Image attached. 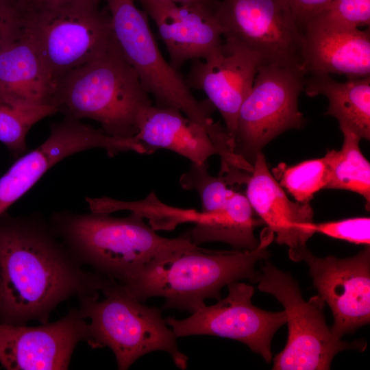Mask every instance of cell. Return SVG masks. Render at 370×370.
<instances>
[{"instance_id": "cell-1", "label": "cell", "mask_w": 370, "mask_h": 370, "mask_svg": "<svg viewBox=\"0 0 370 370\" xmlns=\"http://www.w3.org/2000/svg\"><path fill=\"white\" fill-rule=\"evenodd\" d=\"M0 323L49 322L71 297L103 294L116 282L82 266L42 214H0Z\"/></svg>"}, {"instance_id": "cell-2", "label": "cell", "mask_w": 370, "mask_h": 370, "mask_svg": "<svg viewBox=\"0 0 370 370\" xmlns=\"http://www.w3.org/2000/svg\"><path fill=\"white\" fill-rule=\"evenodd\" d=\"M274 234L265 227L253 250L217 251L197 245L164 252L119 287L144 302L153 297L164 298L163 309L191 313L205 306L206 299H221L229 284L247 280L256 283L260 262L270 256L268 247Z\"/></svg>"}, {"instance_id": "cell-3", "label": "cell", "mask_w": 370, "mask_h": 370, "mask_svg": "<svg viewBox=\"0 0 370 370\" xmlns=\"http://www.w3.org/2000/svg\"><path fill=\"white\" fill-rule=\"evenodd\" d=\"M48 219L82 266L117 283L131 279L164 252L196 245L188 231L174 238L162 237L135 212L116 217L106 212L62 210L53 212Z\"/></svg>"}, {"instance_id": "cell-4", "label": "cell", "mask_w": 370, "mask_h": 370, "mask_svg": "<svg viewBox=\"0 0 370 370\" xmlns=\"http://www.w3.org/2000/svg\"><path fill=\"white\" fill-rule=\"evenodd\" d=\"M151 104L149 95L114 37L103 54L60 82L52 101L64 116L93 120L106 134L118 138L134 136L140 112Z\"/></svg>"}, {"instance_id": "cell-5", "label": "cell", "mask_w": 370, "mask_h": 370, "mask_svg": "<svg viewBox=\"0 0 370 370\" xmlns=\"http://www.w3.org/2000/svg\"><path fill=\"white\" fill-rule=\"evenodd\" d=\"M99 2L69 0L17 12L18 23L37 48L53 95L69 73L103 54L113 40L108 10L100 9Z\"/></svg>"}, {"instance_id": "cell-6", "label": "cell", "mask_w": 370, "mask_h": 370, "mask_svg": "<svg viewBox=\"0 0 370 370\" xmlns=\"http://www.w3.org/2000/svg\"><path fill=\"white\" fill-rule=\"evenodd\" d=\"M103 295L102 300L99 294L77 298L78 310L87 322L86 342L92 348H110L119 370L128 369L139 358L156 351L168 353L180 369L187 368L188 358L179 349L159 308L144 305L116 283Z\"/></svg>"}, {"instance_id": "cell-7", "label": "cell", "mask_w": 370, "mask_h": 370, "mask_svg": "<svg viewBox=\"0 0 370 370\" xmlns=\"http://www.w3.org/2000/svg\"><path fill=\"white\" fill-rule=\"evenodd\" d=\"M260 262L258 288L283 306L288 325L286 345L273 358V369H330L338 353L366 349L367 342L362 339L345 341L332 334L324 315L325 302L319 295L305 300L297 281L289 273L268 259Z\"/></svg>"}, {"instance_id": "cell-8", "label": "cell", "mask_w": 370, "mask_h": 370, "mask_svg": "<svg viewBox=\"0 0 370 370\" xmlns=\"http://www.w3.org/2000/svg\"><path fill=\"white\" fill-rule=\"evenodd\" d=\"M105 1L114 39L156 106L177 109L209 131L214 107L208 99L197 100L179 71L164 59L146 12L136 7L135 0Z\"/></svg>"}, {"instance_id": "cell-9", "label": "cell", "mask_w": 370, "mask_h": 370, "mask_svg": "<svg viewBox=\"0 0 370 370\" xmlns=\"http://www.w3.org/2000/svg\"><path fill=\"white\" fill-rule=\"evenodd\" d=\"M304 76L298 69L259 66L251 89L240 108L234 136L235 153L250 164L273 138L304 125L305 119L298 108Z\"/></svg>"}, {"instance_id": "cell-10", "label": "cell", "mask_w": 370, "mask_h": 370, "mask_svg": "<svg viewBox=\"0 0 370 370\" xmlns=\"http://www.w3.org/2000/svg\"><path fill=\"white\" fill-rule=\"evenodd\" d=\"M214 10L225 41L254 54L260 65L303 71V31L287 0H219Z\"/></svg>"}, {"instance_id": "cell-11", "label": "cell", "mask_w": 370, "mask_h": 370, "mask_svg": "<svg viewBox=\"0 0 370 370\" xmlns=\"http://www.w3.org/2000/svg\"><path fill=\"white\" fill-rule=\"evenodd\" d=\"M101 149L110 157L123 152L148 154L134 136L113 137L101 129L71 117L51 125L47 138L38 147L26 152L0 177V214L8 210L55 164L79 152Z\"/></svg>"}, {"instance_id": "cell-12", "label": "cell", "mask_w": 370, "mask_h": 370, "mask_svg": "<svg viewBox=\"0 0 370 370\" xmlns=\"http://www.w3.org/2000/svg\"><path fill=\"white\" fill-rule=\"evenodd\" d=\"M228 294L211 306H204L184 319L168 317L167 325L177 337L211 335L244 343L267 362L273 358L271 341L286 323L284 310L270 312L251 301L254 287L236 281L227 286Z\"/></svg>"}, {"instance_id": "cell-13", "label": "cell", "mask_w": 370, "mask_h": 370, "mask_svg": "<svg viewBox=\"0 0 370 370\" xmlns=\"http://www.w3.org/2000/svg\"><path fill=\"white\" fill-rule=\"evenodd\" d=\"M309 268L313 287L332 311V334H354L370 322V247L352 257H318L308 247L293 260Z\"/></svg>"}, {"instance_id": "cell-14", "label": "cell", "mask_w": 370, "mask_h": 370, "mask_svg": "<svg viewBox=\"0 0 370 370\" xmlns=\"http://www.w3.org/2000/svg\"><path fill=\"white\" fill-rule=\"evenodd\" d=\"M87 339V322L77 308L38 326L0 323V364L7 370L68 369L75 347Z\"/></svg>"}, {"instance_id": "cell-15", "label": "cell", "mask_w": 370, "mask_h": 370, "mask_svg": "<svg viewBox=\"0 0 370 370\" xmlns=\"http://www.w3.org/2000/svg\"><path fill=\"white\" fill-rule=\"evenodd\" d=\"M260 65L254 54L225 40L205 58L191 61L185 79L187 86L206 95L234 140L240 108L251 89Z\"/></svg>"}, {"instance_id": "cell-16", "label": "cell", "mask_w": 370, "mask_h": 370, "mask_svg": "<svg viewBox=\"0 0 370 370\" xmlns=\"http://www.w3.org/2000/svg\"><path fill=\"white\" fill-rule=\"evenodd\" d=\"M139 1L154 21L169 55V63L175 70L188 61L205 58L222 45L223 30L214 6L169 0Z\"/></svg>"}, {"instance_id": "cell-17", "label": "cell", "mask_w": 370, "mask_h": 370, "mask_svg": "<svg viewBox=\"0 0 370 370\" xmlns=\"http://www.w3.org/2000/svg\"><path fill=\"white\" fill-rule=\"evenodd\" d=\"M246 186L245 196L255 213L274 234L276 243L288 247L293 260L314 234L310 228L312 207L288 199L269 171L263 152L257 155Z\"/></svg>"}, {"instance_id": "cell-18", "label": "cell", "mask_w": 370, "mask_h": 370, "mask_svg": "<svg viewBox=\"0 0 370 370\" xmlns=\"http://www.w3.org/2000/svg\"><path fill=\"white\" fill-rule=\"evenodd\" d=\"M53 96L37 48L18 24L0 46V100L12 105L53 106Z\"/></svg>"}, {"instance_id": "cell-19", "label": "cell", "mask_w": 370, "mask_h": 370, "mask_svg": "<svg viewBox=\"0 0 370 370\" xmlns=\"http://www.w3.org/2000/svg\"><path fill=\"white\" fill-rule=\"evenodd\" d=\"M138 131L134 137L149 153L158 149L175 152L190 162L206 163L213 155L223 154L213 140L208 129L188 118L180 110L170 108L145 107L137 121Z\"/></svg>"}, {"instance_id": "cell-20", "label": "cell", "mask_w": 370, "mask_h": 370, "mask_svg": "<svg viewBox=\"0 0 370 370\" xmlns=\"http://www.w3.org/2000/svg\"><path fill=\"white\" fill-rule=\"evenodd\" d=\"M304 74L344 75L349 79L370 76V32L355 29L303 31Z\"/></svg>"}, {"instance_id": "cell-21", "label": "cell", "mask_w": 370, "mask_h": 370, "mask_svg": "<svg viewBox=\"0 0 370 370\" xmlns=\"http://www.w3.org/2000/svg\"><path fill=\"white\" fill-rule=\"evenodd\" d=\"M306 95H322L328 100L326 115L336 118L339 127H347L360 139H370V76L334 80L330 75L308 73L304 76Z\"/></svg>"}, {"instance_id": "cell-22", "label": "cell", "mask_w": 370, "mask_h": 370, "mask_svg": "<svg viewBox=\"0 0 370 370\" xmlns=\"http://www.w3.org/2000/svg\"><path fill=\"white\" fill-rule=\"evenodd\" d=\"M253 210L245 195L236 192L221 209L200 217L188 230L191 241L199 245L209 242H223L234 250H253L260 240L254 234L262 220Z\"/></svg>"}, {"instance_id": "cell-23", "label": "cell", "mask_w": 370, "mask_h": 370, "mask_svg": "<svg viewBox=\"0 0 370 370\" xmlns=\"http://www.w3.org/2000/svg\"><path fill=\"white\" fill-rule=\"evenodd\" d=\"M343 143L340 150H331L324 156L327 163L325 188L346 190L362 195L367 209L370 203V164L362 153L361 140L347 127H340Z\"/></svg>"}, {"instance_id": "cell-24", "label": "cell", "mask_w": 370, "mask_h": 370, "mask_svg": "<svg viewBox=\"0 0 370 370\" xmlns=\"http://www.w3.org/2000/svg\"><path fill=\"white\" fill-rule=\"evenodd\" d=\"M250 173L234 171L212 176L208 172L207 162H191L188 171L180 177V186L186 190L197 192L201 204L202 213L209 214L222 208L237 192L230 188L234 184H246Z\"/></svg>"}, {"instance_id": "cell-25", "label": "cell", "mask_w": 370, "mask_h": 370, "mask_svg": "<svg viewBox=\"0 0 370 370\" xmlns=\"http://www.w3.org/2000/svg\"><path fill=\"white\" fill-rule=\"evenodd\" d=\"M58 112L51 106L12 105L0 100V142L17 159L27 152L26 137L30 129Z\"/></svg>"}, {"instance_id": "cell-26", "label": "cell", "mask_w": 370, "mask_h": 370, "mask_svg": "<svg viewBox=\"0 0 370 370\" xmlns=\"http://www.w3.org/2000/svg\"><path fill=\"white\" fill-rule=\"evenodd\" d=\"M271 174L297 201L309 203L317 192L325 187L327 163L324 156L293 166L281 162L272 169Z\"/></svg>"}, {"instance_id": "cell-27", "label": "cell", "mask_w": 370, "mask_h": 370, "mask_svg": "<svg viewBox=\"0 0 370 370\" xmlns=\"http://www.w3.org/2000/svg\"><path fill=\"white\" fill-rule=\"evenodd\" d=\"M369 25L370 0H332L304 29H355Z\"/></svg>"}, {"instance_id": "cell-28", "label": "cell", "mask_w": 370, "mask_h": 370, "mask_svg": "<svg viewBox=\"0 0 370 370\" xmlns=\"http://www.w3.org/2000/svg\"><path fill=\"white\" fill-rule=\"evenodd\" d=\"M310 228L328 236L357 245L370 244L369 217H354L336 221L312 223Z\"/></svg>"}, {"instance_id": "cell-29", "label": "cell", "mask_w": 370, "mask_h": 370, "mask_svg": "<svg viewBox=\"0 0 370 370\" xmlns=\"http://www.w3.org/2000/svg\"><path fill=\"white\" fill-rule=\"evenodd\" d=\"M293 15L303 31L306 23L320 13L332 0H287Z\"/></svg>"}, {"instance_id": "cell-30", "label": "cell", "mask_w": 370, "mask_h": 370, "mask_svg": "<svg viewBox=\"0 0 370 370\" xmlns=\"http://www.w3.org/2000/svg\"><path fill=\"white\" fill-rule=\"evenodd\" d=\"M17 27L18 21L14 12L0 4V46Z\"/></svg>"}, {"instance_id": "cell-31", "label": "cell", "mask_w": 370, "mask_h": 370, "mask_svg": "<svg viewBox=\"0 0 370 370\" xmlns=\"http://www.w3.org/2000/svg\"><path fill=\"white\" fill-rule=\"evenodd\" d=\"M69 0H18L16 11L21 8L54 5Z\"/></svg>"}, {"instance_id": "cell-32", "label": "cell", "mask_w": 370, "mask_h": 370, "mask_svg": "<svg viewBox=\"0 0 370 370\" xmlns=\"http://www.w3.org/2000/svg\"><path fill=\"white\" fill-rule=\"evenodd\" d=\"M140 1V0H138ZM182 4H196L201 3L210 6H214L217 0H169Z\"/></svg>"}, {"instance_id": "cell-33", "label": "cell", "mask_w": 370, "mask_h": 370, "mask_svg": "<svg viewBox=\"0 0 370 370\" xmlns=\"http://www.w3.org/2000/svg\"><path fill=\"white\" fill-rule=\"evenodd\" d=\"M18 0H0V4L10 8L16 14Z\"/></svg>"}, {"instance_id": "cell-34", "label": "cell", "mask_w": 370, "mask_h": 370, "mask_svg": "<svg viewBox=\"0 0 370 370\" xmlns=\"http://www.w3.org/2000/svg\"><path fill=\"white\" fill-rule=\"evenodd\" d=\"M1 295H2V288H1V281L0 278V304L1 301Z\"/></svg>"}]
</instances>
